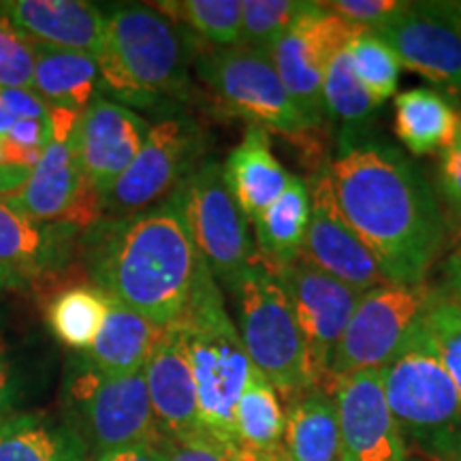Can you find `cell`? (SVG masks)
<instances>
[{
  "label": "cell",
  "mask_w": 461,
  "mask_h": 461,
  "mask_svg": "<svg viewBox=\"0 0 461 461\" xmlns=\"http://www.w3.org/2000/svg\"><path fill=\"white\" fill-rule=\"evenodd\" d=\"M330 173L339 210L387 278L425 282L447 221L423 173L400 149L367 135L339 143Z\"/></svg>",
  "instance_id": "cell-1"
},
{
  "label": "cell",
  "mask_w": 461,
  "mask_h": 461,
  "mask_svg": "<svg viewBox=\"0 0 461 461\" xmlns=\"http://www.w3.org/2000/svg\"><path fill=\"white\" fill-rule=\"evenodd\" d=\"M205 269L176 190L146 212L103 224L90 257L96 288L160 330L180 319Z\"/></svg>",
  "instance_id": "cell-2"
},
{
  "label": "cell",
  "mask_w": 461,
  "mask_h": 461,
  "mask_svg": "<svg viewBox=\"0 0 461 461\" xmlns=\"http://www.w3.org/2000/svg\"><path fill=\"white\" fill-rule=\"evenodd\" d=\"M188 41L176 22L146 5H122L105 14V41L96 56L101 90L135 107L190 92Z\"/></svg>",
  "instance_id": "cell-3"
},
{
  "label": "cell",
  "mask_w": 461,
  "mask_h": 461,
  "mask_svg": "<svg viewBox=\"0 0 461 461\" xmlns=\"http://www.w3.org/2000/svg\"><path fill=\"white\" fill-rule=\"evenodd\" d=\"M173 325L182 333L193 367L201 431L240 451L235 406L252 366L210 269L201 274L186 310Z\"/></svg>",
  "instance_id": "cell-4"
},
{
  "label": "cell",
  "mask_w": 461,
  "mask_h": 461,
  "mask_svg": "<svg viewBox=\"0 0 461 461\" xmlns=\"http://www.w3.org/2000/svg\"><path fill=\"white\" fill-rule=\"evenodd\" d=\"M380 376L406 445L414 442L429 461H453L461 445V397L423 325Z\"/></svg>",
  "instance_id": "cell-5"
},
{
  "label": "cell",
  "mask_w": 461,
  "mask_h": 461,
  "mask_svg": "<svg viewBox=\"0 0 461 461\" xmlns=\"http://www.w3.org/2000/svg\"><path fill=\"white\" fill-rule=\"evenodd\" d=\"M227 288L238 310V333L250 366L286 402L312 391L302 333L278 280L255 261Z\"/></svg>",
  "instance_id": "cell-6"
},
{
  "label": "cell",
  "mask_w": 461,
  "mask_h": 461,
  "mask_svg": "<svg viewBox=\"0 0 461 461\" xmlns=\"http://www.w3.org/2000/svg\"><path fill=\"white\" fill-rule=\"evenodd\" d=\"M197 75L227 115L244 118L267 132H280L291 140H303L316 131L305 122L291 101L278 73L261 51L230 45L201 54Z\"/></svg>",
  "instance_id": "cell-7"
},
{
  "label": "cell",
  "mask_w": 461,
  "mask_h": 461,
  "mask_svg": "<svg viewBox=\"0 0 461 461\" xmlns=\"http://www.w3.org/2000/svg\"><path fill=\"white\" fill-rule=\"evenodd\" d=\"M67 393L71 411L67 423L82 438L90 457L160 438L143 370L103 376L82 361L68 380Z\"/></svg>",
  "instance_id": "cell-8"
},
{
  "label": "cell",
  "mask_w": 461,
  "mask_h": 461,
  "mask_svg": "<svg viewBox=\"0 0 461 461\" xmlns=\"http://www.w3.org/2000/svg\"><path fill=\"white\" fill-rule=\"evenodd\" d=\"M431 297L434 288L425 282H391L363 293L333 357V387L350 374L383 370L423 325Z\"/></svg>",
  "instance_id": "cell-9"
},
{
  "label": "cell",
  "mask_w": 461,
  "mask_h": 461,
  "mask_svg": "<svg viewBox=\"0 0 461 461\" xmlns=\"http://www.w3.org/2000/svg\"><path fill=\"white\" fill-rule=\"evenodd\" d=\"M190 238L210 274L230 285L257 261L248 218L224 182L222 165L207 160L176 188Z\"/></svg>",
  "instance_id": "cell-10"
},
{
  "label": "cell",
  "mask_w": 461,
  "mask_h": 461,
  "mask_svg": "<svg viewBox=\"0 0 461 461\" xmlns=\"http://www.w3.org/2000/svg\"><path fill=\"white\" fill-rule=\"evenodd\" d=\"M272 276L295 314L312 389L331 393L333 357L363 293L325 274L303 257L276 269Z\"/></svg>",
  "instance_id": "cell-11"
},
{
  "label": "cell",
  "mask_w": 461,
  "mask_h": 461,
  "mask_svg": "<svg viewBox=\"0 0 461 461\" xmlns=\"http://www.w3.org/2000/svg\"><path fill=\"white\" fill-rule=\"evenodd\" d=\"M201 152V132L186 118H167L152 124L129 169L101 194V210L120 218L149 210L194 171Z\"/></svg>",
  "instance_id": "cell-12"
},
{
  "label": "cell",
  "mask_w": 461,
  "mask_h": 461,
  "mask_svg": "<svg viewBox=\"0 0 461 461\" xmlns=\"http://www.w3.org/2000/svg\"><path fill=\"white\" fill-rule=\"evenodd\" d=\"M361 32L366 31L336 15L322 3H316V9L303 15L269 51V60L288 96L305 122L314 129H319L325 118L322 79L327 67L331 58L339 50L348 48Z\"/></svg>",
  "instance_id": "cell-13"
},
{
  "label": "cell",
  "mask_w": 461,
  "mask_h": 461,
  "mask_svg": "<svg viewBox=\"0 0 461 461\" xmlns=\"http://www.w3.org/2000/svg\"><path fill=\"white\" fill-rule=\"evenodd\" d=\"M372 32L395 51L402 68L461 92V3H408L400 15Z\"/></svg>",
  "instance_id": "cell-14"
},
{
  "label": "cell",
  "mask_w": 461,
  "mask_h": 461,
  "mask_svg": "<svg viewBox=\"0 0 461 461\" xmlns=\"http://www.w3.org/2000/svg\"><path fill=\"white\" fill-rule=\"evenodd\" d=\"M308 188L310 222L299 257L359 293L391 285L380 263L339 210L330 165L314 173Z\"/></svg>",
  "instance_id": "cell-15"
},
{
  "label": "cell",
  "mask_w": 461,
  "mask_h": 461,
  "mask_svg": "<svg viewBox=\"0 0 461 461\" xmlns=\"http://www.w3.org/2000/svg\"><path fill=\"white\" fill-rule=\"evenodd\" d=\"M148 132L149 124L140 113L103 96H96L79 115L68 146L99 197L129 169Z\"/></svg>",
  "instance_id": "cell-16"
},
{
  "label": "cell",
  "mask_w": 461,
  "mask_h": 461,
  "mask_svg": "<svg viewBox=\"0 0 461 461\" xmlns=\"http://www.w3.org/2000/svg\"><path fill=\"white\" fill-rule=\"evenodd\" d=\"M344 461H406L408 445L384 397L380 372H357L333 387Z\"/></svg>",
  "instance_id": "cell-17"
},
{
  "label": "cell",
  "mask_w": 461,
  "mask_h": 461,
  "mask_svg": "<svg viewBox=\"0 0 461 461\" xmlns=\"http://www.w3.org/2000/svg\"><path fill=\"white\" fill-rule=\"evenodd\" d=\"M5 201L32 221L75 229L88 227L103 212L101 197L86 182L68 141H51L24 186Z\"/></svg>",
  "instance_id": "cell-18"
},
{
  "label": "cell",
  "mask_w": 461,
  "mask_h": 461,
  "mask_svg": "<svg viewBox=\"0 0 461 461\" xmlns=\"http://www.w3.org/2000/svg\"><path fill=\"white\" fill-rule=\"evenodd\" d=\"M154 423L163 440L199 434V400L186 346L176 325L165 327L143 367Z\"/></svg>",
  "instance_id": "cell-19"
},
{
  "label": "cell",
  "mask_w": 461,
  "mask_h": 461,
  "mask_svg": "<svg viewBox=\"0 0 461 461\" xmlns=\"http://www.w3.org/2000/svg\"><path fill=\"white\" fill-rule=\"evenodd\" d=\"M34 43L99 56L105 41V14L84 0H9L0 5Z\"/></svg>",
  "instance_id": "cell-20"
},
{
  "label": "cell",
  "mask_w": 461,
  "mask_h": 461,
  "mask_svg": "<svg viewBox=\"0 0 461 461\" xmlns=\"http://www.w3.org/2000/svg\"><path fill=\"white\" fill-rule=\"evenodd\" d=\"M222 173L230 194L250 222L285 193L293 177L276 158L269 132L252 124L229 154Z\"/></svg>",
  "instance_id": "cell-21"
},
{
  "label": "cell",
  "mask_w": 461,
  "mask_h": 461,
  "mask_svg": "<svg viewBox=\"0 0 461 461\" xmlns=\"http://www.w3.org/2000/svg\"><path fill=\"white\" fill-rule=\"evenodd\" d=\"M75 227L39 222L0 197V265L26 280L56 267L71 248Z\"/></svg>",
  "instance_id": "cell-22"
},
{
  "label": "cell",
  "mask_w": 461,
  "mask_h": 461,
  "mask_svg": "<svg viewBox=\"0 0 461 461\" xmlns=\"http://www.w3.org/2000/svg\"><path fill=\"white\" fill-rule=\"evenodd\" d=\"M160 333V327L109 299L107 316L99 336L84 353V363L103 376H129L141 372Z\"/></svg>",
  "instance_id": "cell-23"
},
{
  "label": "cell",
  "mask_w": 461,
  "mask_h": 461,
  "mask_svg": "<svg viewBox=\"0 0 461 461\" xmlns=\"http://www.w3.org/2000/svg\"><path fill=\"white\" fill-rule=\"evenodd\" d=\"M34 95L48 109L82 115L101 90L96 58L82 51H68L34 43Z\"/></svg>",
  "instance_id": "cell-24"
},
{
  "label": "cell",
  "mask_w": 461,
  "mask_h": 461,
  "mask_svg": "<svg viewBox=\"0 0 461 461\" xmlns=\"http://www.w3.org/2000/svg\"><path fill=\"white\" fill-rule=\"evenodd\" d=\"M308 222L310 188L302 177L293 176L285 193L252 221L257 261L272 274L295 261L302 255Z\"/></svg>",
  "instance_id": "cell-25"
},
{
  "label": "cell",
  "mask_w": 461,
  "mask_h": 461,
  "mask_svg": "<svg viewBox=\"0 0 461 461\" xmlns=\"http://www.w3.org/2000/svg\"><path fill=\"white\" fill-rule=\"evenodd\" d=\"M0 461H90L71 425L45 412H11L0 419Z\"/></svg>",
  "instance_id": "cell-26"
},
{
  "label": "cell",
  "mask_w": 461,
  "mask_h": 461,
  "mask_svg": "<svg viewBox=\"0 0 461 461\" xmlns=\"http://www.w3.org/2000/svg\"><path fill=\"white\" fill-rule=\"evenodd\" d=\"M282 453L288 461H344L331 393L312 389L288 402Z\"/></svg>",
  "instance_id": "cell-27"
},
{
  "label": "cell",
  "mask_w": 461,
  "mask_h": 461,
  "mask_svg": "<svg viewBox=\"0 0 461 461\" xmlns=\"http://www.w3.org/2000/svg\"><path fill=\"white\" fill-rule=\"evenodd\" d=\"M459 118L453 103L434 88L403 90L395 99V132L414 157L445 152Z\"/></svg>",
  "instance_id": "cell-28"
},
{
  "label": "cell",
  "mask_w": 461,
  "mask_h": 461,
  "mask_svg": "<svg viewBox=\"0 0 461 461\" xmlns=\"http://www.w3.org/2000/svg\"><path fill=\"white\" fill-rule=\"evenodd\" d=\"M286 428V408L280 395L255 367L235 406V438L238 448L248 461L282 453Z\"/></svg>",
  "instance_id": "cell-29"
},
{
  "label": "cell",
  "mask_w": 461,
  "mask_h": 461,
  "mask_svg": "<svg viewBox=\"0 0 461 461\" xmlns=\"http://www.w3.org/2000/svg\"><path fill=\"white\" fill-rule=\"evenodd\" d=\"M378 107L355 75L348 51L339 50L322 79V112L339 124V143L366 137Z\"/></svg>",
  "instance_id": "cell-30"
},
{
  "label": "cell",
  "mask_w": 461,
  "mask_h": 461,
  "mask_svg": "<svg viewBox=\"0 0 461 461\" xmlns=\"http://www.w3.org/2000/svg\"><path fill=\"white\" fill-rule=\"evenodd\" d=\"M109 297L96 286H73L58 293L48 305V325L73 350L90 348L107 316Z\"/></svg>",
  "instance_id": "cell-31"
},
{
  "label": "cell",
  "mask_w": 461,
  "mask_h": 461,
  "mask_svg": "<svg viewBox=\"0 0 461 461\" xmlns=\"http://www.w3.org/2000/svg\"><path fill=\"white\" fill-rule=\"evenodd\" d=\"M316 9L310 0H244L241 3V48L269 56L293 26Z\"/></svg>",
  "instance_id": "cell-32"
},
{
  "label": "cell",
  "mask_w": 461,
  "mask_h": 461,
  "mask_svg": "<svg viewBox=\"0 0 461 461\" xmlns=\"http://www.w3.org/2000/svg\"><path fill=\"white\" fill-rule=\"evenodd\" d=\"M160 14L173 22L188 26L207 43L216 48H230L240 43L241 0H180L160 3Z\"/></svg>",
  "instance_id": "cell-33"
},
{
  "label": "cell",
  "mask_w": 461,
  "mask_h": 461,
  "mask_svg": "<svg viewBox=\"0 0 461 461\" xmlns=\"http://www.w3.org/2000/svg\"><path fill=\"white\" fill-rule=\"evenodd\" d=\"M346 51H348L355 75L370 92L372 99L378 105L389 101L395 95L402 73V62L395 51L370 31L357 34Z\"/></svg>",
  "instance_id": "cell-34"
},
{
  "label": "cell",
  "mask_w": 461,
  "mask_h": 461,
  "mask_svg": "<svg viewBox=\"0 0 461 461\" xmlns=\"http://www.w3.org/2000/svg\"><path fill=\"white\" fill-rule=\"evenodd\" d=\"M423 330L461 397V299L434 288Z\"/></svg>",
  "instance_id": "cell-35"
},
{
  "label": "cell",
  "mask_w": 461,
  "mask_h": 461,
  "mask_svg": "<svg viewBox=\"0 0 461 461\" xmlns=\"http://www.w3.org/2000/svg\"><path fill=\"white\" fill-rule=\"evenodd\" d=\"M34 62V41L0 9V88L32 90Z\"/></svg>",
  "instance_id": "cell-36"
},
{
  "label": "cell",
  "mask_w": 461,
  "mask_h": 461,
  "mask_svg": "<svg viewBox=\"0 0 461 461\" xmlns=\"http://www.w3.org/2000/svg\"><path fill=\"white\" fill-rule=\"evenodd\" d=\"M322 5L350 24L370 32L384 26L408 7L406 0H333Z\"/></svg>",
  "instance_id": "cell-37"
},
{
  "label": "cell",
  "mask_w": 461,
  "mask_h": 461,
  "mask_svg": "<svg viewBox=\"0 0 461 461\" xmlns=\"http://www.w3.org/2000/svg\"><path fill=\"white\" fill-rule=\"evenodd\" d=\"M165 461H248L240 451L233 447L224 445V442L216 440V438L199 434L180 438V440H163Z\"/></svg>",
  "instance_id": "cell-38"
},
{
  "label": "cell",
  "mask_w": 461,
  "mask_h": 461,
  "mask_svg": "<svg viewBox=\"0 0 461 461\" xmlns=\"http://www.w3.org/2000/svg\"><path fill=\"white\" fill-rule=\"evenodd\" d=\"M45 115H50V109L32 90L0 88V137L24 120Z\"/></svg>",
  "instance_id": "cell-39"
},
{
  "label": "cell",
  "mask_w": 461,
  "mask_h": 461,
  "mask_svg": "<svg viewBox=\"0 0 461 461\" xmlns=\"http://www.w3.org/2000/svg\"><path fill=\"white\" fill-rule=\"evenodd\" d=\"M438 188H440V194L447 201V205L457 214V218H461V118L453 141L440 154Z\"/></svg>",
  "instance_id": "cell-40"
},
{
  "label": "cell",
  "mask_w": 461,
  "mask_h": 461,
  "mask_svg": "<svg viewBox=\"0 0 461 461\" xmlns=\"http://www.w3.org/2000/svg\"><path fill=\"white\" fill-rule=\"evenodd\" d=\"M90 461H165L163 445L158 440L140 442V445H131L115 448V451L103 453L99 457H92Z\"/></svg>",
  "instance_id": "cell-41"
},
{
  "label": "cell",
  "mask_w": 461,
  "mask_h": 461,
  "mask_svg": "<svg viewBox=\"0 0 461 461\" xmlns=\"http://www.w3.org/2000/svg\"><path fill=\"white\" fill-rule=\"evenodd\" d=\"M15 403V383L14 372H11V361L5 348L3 339H0V419L9 417L14 412Z\"/></svg>",
  "instance_id": "cell-42"
},
{
  "label": "cell",
  "mask_w": 461,
  "mask_h": 461,
  "mask_svg": "<svg viewBox=\"0 0 461 461\" xmlns=\"http://www.w3.org/2000/svg\"><path fill=\"white\" fill-rule=\"evenodd\" d=\"M28 176H31V171L5 163L3 148H0V197H14L17 190L24 186Z\"/></svg>",
  "instance_id": "cell-43"
},
{
  "label": "cell",
  "mask_w": 461,
  "mask_h": 461,
  "mask_svg": "<svg viewBox=\"0 0 461 461\" xmlns=\"http://www.w3.org/2000/svg\"><path fill=\"white\" fill-rule=\"evenodd\" d=\"M442 291L461 299V240H457V244L445 261V286H442Z\"/></svg>",
  "instance_id": "cell-44"
},
{
  "label": "cell",
  "mask_w": 461,
  "mask_h": 461,
  "mask_svg": "<svg viewBox=\"0 0 461 461\" xmlns=\"http://www.w3.org/2000/svg\"><path fill=\"white\" fill-rule=\"evenodd\" d=\"M22 278H17L15 274H11L9 269H5L3 265H0V293H5V291H9V288H15V286H20L22 285Z\"/></svg>",
  "instance_id": "cell-45"
},
{
  "label": "cell",
  "mask_w": 461,
  "mask_h": 461,
  "mask_svg": "<svg viewBox=\"0 0 461 461\" xmlns=\"http://www.w3.org/2000/svg\"><path fill=\"white\" fill-rule=\"evenodd\" d=\"M257 461H288V459L285 457V453H276V455H267V457H261Z\"/></svg>",
  "instance_id": "cell-46"
},
{
  "label": "cell",
  "mask_w": 461,
  "mask_h": 461,
  "mask_svg": "<svg viewBox=\"0 0 461 461\" xmlns=\"http://www.w3.org/2000/svg\"><path fill=\"white\" fill-rule=\"evenodd\" d=\"M453 461H461V445H459V448H457V453H455Z\"/></svg>",
  "instance_id": "cell-47"
},
{
  "label": "cell",
  "mask_w": 461,
  "mask_h": 461,
  "mask_svg": "<svg viewBox=\"0 0 461 461\" xmlns=\"http://www.w3.org/2000/svg\"><path fill=\"white\" fill-rule=\"evenodd\" d=\"M406 461H429V459H425V457H408Z\"/></svg>",
  "instance_id": "cell-48"
},
{
  "label": "cell",
  "mask_w": 461,
  "mask_h": 461,
  "mask_svg": "<svg viewBox=\"0 0 461 461\" xmlns=\"http://www.w3.org/2000/svg\"><path fill=\"white\" fill-rule=\"evenodd\" d=\"M461 221V218H459ZM457 240H461V224H459V229H457Z\"/></svg>",
  "instance_id": "cell-49"
}]
</instances>
